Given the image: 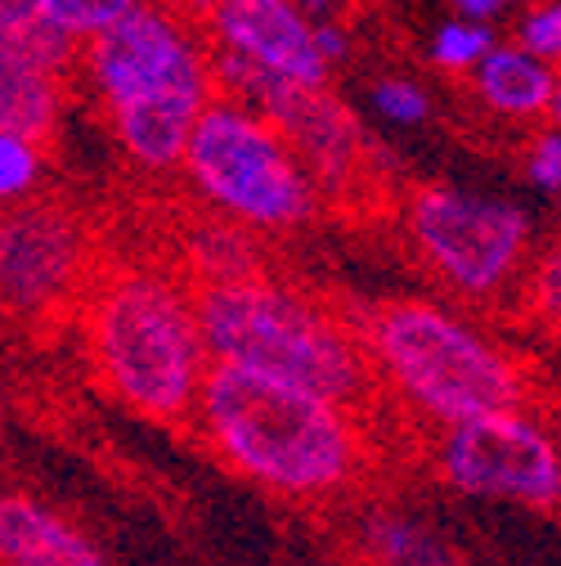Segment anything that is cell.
Here are the masks:
<instances>
[{"label":"cell","instance_id":"cell-1","mask_svg":"<svg viewBox=\"0 0 561 566\" xmlns=\"http://www.w3.org/2000/svg\"><path fill=\"white\" fill-rule=\"evenodd\" d=\"M189 428L221 468L288 504H328L373 468L360 409L212 365Z\"/></svg>","mask_w":561,"mask_h":566},{"label":"cell","instance_id":"cell-2","mask_svg":"<svg viewBox=\"0 0 561 566\" xmlns=\"http://www.w3.org/2000/svg\"><path fill=\"white\" fill-rule=\"evenodd\" d=\"M73 77L139 176H176L198 113L216 99L212 41L184 0H145L77 45Z\"/></svg>","mask_w":561,"mask_h":566},{"label":"cell","instance_id":"cell-3","mask_svg":"<svg viewBox=\"0 0 561 566\" xmlns=\"http://www.w3.org/2000/svg\"><path fill=\"white\" fill-rule=\"evenodd\" d=\"M77 319L91 369L121 409L162 428H189L212 356L198 328L193 283L180 270L158 261H99Z\"/></svg>","mask_w":561,"mask_h":566},{"label":"cell","instance_id":"cell-4","mask_svg":"<svg viewBox=\"0 0 561 566\" xmlns=\"http://www.w3.org/2000/svg\"><path fill=\"white\" fill-rule=\"evenodd\" d=\"M198 328L212 365L301 387L310 396L364 409L378 396L360 324L337 315L319 293L269 270L193 289Z\"/></svg>","mask_w":561,"mask_h":566},{"label":"cell","instance_id":"cell-5","mask_svg":"<svg viewBox=\"0 0 561 566\" xmlns=\"http://www.w3.org/2000/svg\"><path fill=\"white\" fill-rule=\"evenodd\" d=\"M356 324L378 391L436 432L534 405L526 360L458 306L395 297Z\"/></svg>","mask_w":561,"mask_h":566},{"label":"cell","instance_id":"cell-6","mask_svg":"<svg viewBox=\"0 0 561 566\" xmlns=\"http://www.w3.org/2000/svg\"><path fill=\"white\" fill-rule=\"evenodd\" d=\"M180 176L207 217L230 221L256 239L297 234L324 207L319 185L278 126L230 95H216L198 113Z\"/></svg>","mask_w":561,"mask_h":566},{"label":"cell","instance_id":"cell-7","mask_svg":"<svg viewBox=\"0 0 561 566\" xmlns=\"http://www.w3.org/2000/svg\"><path fill=\"white\" fill-rule=\"evenodd\" d=\"M400 226L427 274L467 306L508 302L534 270V217L499 193L417 185L400 207Z\"/></svg>","mask_w":561,"mask_h":566},{"label":"cell","instance_id":"cell-8","mask_svg":"<svg viewBox=\"0 0 561 566\" xmlns=\"http://www.w3.org/2000/svg\"><path fill=\"white\" fill-rule=\"evenodd\" d=\"M99 270L91 221L63 198L36 193L0 211V311L23 324L73 315Z\"/></svg>","mask_w":561,"mask_h":566},{"label":"cell","instance_id":"cell-9","mask_svg":"<svg viewBox=\"0 0 561 566\" xmlns=\"http://www.w3.org/2000/svg\"><path fill=\"white\" fill-rule=\"evenodd\" d=\"M436 476L463 500L552 513L561 500V450L552 428L530 409L485 413L441 428Z\"/></svg>","mask_w":561,"mask_h":566},{"label":"cell","instance_id":"cell-10","mask_svg":"<svg viewBox=\"0 0 561 566\" xmlns=\"http://www.w3.org/2000/svg\"><path fill=\"white\" fill-rule=\"evenodd\" d=\"M198 19L221 63L301 91L332 82V63L315 45V19L297 0H212Z\"/></svg>","mask_w":561,"mask_h":566},{"label":"cell","instance_id":"cell-11","mask_svg":"<svg viewBox=\"0 0 561 566\" xmlns=\"http://www.w3.org/2000/svg\"><path fill=\"white\" fill-rule=\"evenodd\" d=\"M73 59L77 45L45 23L0 41V130L50 145L73 91Z\"/></svg>","mask_w":561,"mask_h":566},{"label":"cell","instance_id":"cell-12","mask_svg":"<svg viewBox=\"0 0 561 566\" xmlns=\"http://www.w3.org/2000/svg\"><path fill=\"white\" fill-rule=\"evenodd\" d=\"M0 566H108V557L32 490L0 485Z\"/></svg>","mask_w":561,"mask_h":566},{"label":"cell","instance_id":"cell-13","mask_svg":"<svg viewBox=\"0 0 561 566\" xmlns=\"http://www.w3.org/2000/svg\"><path fill=\"white\" fill-rule=\"evenodd\" d=\"M472 91L485 113H495L499 122L512 126H552L557 104H561V77L557 63L534 59L517 41H495L476 67H472Z\"/></svg>","mask_w":561,"mask_h":566},{"label":"cell","instance_id":"cell-14","mask_svg":"<svg viewBox=\"0 0 561 566\" xmlns=\"http://www.w3.org/2000/svg\"><path fill=\"white\" fill-rule=\"evenodd\" d=\"M180 274L202 289V283H230V279H243V274H256L265 270V256H261V239L230 226V221H216L207 217L189 230L184 248H180Z\"/></svg>","mask_w":561,"mask_h":566},{"label":"cell","instance_id":"cell-15","mask_svg":"<svg viewBox=\"0 0 561 566\" xmlns=\"http://www.w3.org/2000/svg\"><path fill=\"white\" fill-rule=\"evenodd\" d=\"M364 548L378 566H454L449 544L409 513H373L364 522Z\"/></svg>","mask_w":561,"mask_h":566},{"label":"cell","instance_id":"cell-16","mask_svg":"<svg viewBox=\"0 0 561 566\" xmlns=\"http://www.w3.org/2000/svg\"><path fill=\"white\" fill-rule=\"evenodd\" d=\"M45 176H50V154L41 139L0 130V211L45 193Z\"/></svg>","mask_w":561,"mask_h":566},{"label":"cell","instance_id":"cell-17","mask_svg":"<svg viewBox=\"0 0 561 566\" xmlns=\"http://www.w3.org/2000/svg\"><path fill=\"white\" fill-rule=\"evenodd\" d=\"M495 41H499V32L489 28V23H472V19H445L436 32H432V41H427V59H432V67H441L445 77H472V67L495 50Z\"/></svg>","mask_w":561,"mask_h":566},{"label":"cell","instance_id":"cell-18","mask_svg":"<svg viewBox=\"0 0 561 566\" xmlns=\"http://www.w3.org/2000/svg\"><path fill=\"white\" fill-rule=\"evenodd\" d=\"M135 6H145V0H41V23L73 45H82L86 36H95L99 28H108Z\"/></svg>","mask_w":561,"mask_h":566},{"label":"cell","instance_id":"cell-19","mask_svg":"<svg viewBox=\"0 0 561 566\" xmlns=\"http://www.w3.org/2000/svg\"><path fill=\"white\" fill-rule=\"evenodd\" d=\"M369 108L387 126H404V130L432 122V95L417 86L413 77H378L369 86Z\"/></svg>","mask_w":561,"mask_h":566},{"label":"cell","instance_id":"cell-20","mask_svg":"<svg viewBox=\"0 0 561 566\" xmlns=\"http://www.w3.org/2000/svg\"><path fill=\"white\" fill-rule=\"evenodd\" d=\"M512 41L521 50H530L534 59L557 63V54H561V6L557 0H530V6L521 10V19H517Z\"/></svg>","mask_w":561,"mask_h":566},{"label":"cell","instance_id":"cell-21","mask_svg":"<svg viewBox=\"0 0 561 566\" xmlns=\"http://www.w3.org/2000/svg\"><path fill=\"white\" fill-rule=\"evenodd\" d=\"M526 180L539 193H548V198H557V189H561V135L552 126L530 135V145H526Z\"/></svg>","mask_w":561,"mask_h":566},{"label":"cell","instance_id":"cell-22","mask_svg":"<svg viewBox=\"0 0 561 566\" xmlns=\"http://www.w3.org/2000/svg\"><path fill=\"white\" fill-rule=\"evenodd\" d=\"M315 45H319V54L337 67L346 54H350V32H346V23L337 19V14H328V19H315Z\"/></svg>","mask_w":561,"mask_h":566},{"label":"cell","instance_id":"cell-23","mask_svg":"<svg viewBox=\"0 0 561 566\" xmlns=\"http://www.w3.org/2000/svg\"><path fill=\"white\" fill-rule=\"evenodd\" d=\"M41 23V0H0V41Z\"/></svg>","mask_w":561,"mask_h":566},{"label":"cell","instance_id":"cell-24","mask_svg":"<svg viewBox=\"0 0 561 566\" xmlns=\"http://www.w3.org/2000/svg\"><path fill=\"white\" fill-rule=\"evenodd\" d=\"M449 6H454L458 19H472V23H489V28H495V23L517 6V0H449Z\"/></svg>","mask_w":561,"mask_h":566},{"label":"cell","instance_id":"cell-25","mask_svg":"<svg viewBox=\"0 0 561 566\" xmlns=\"http://www.w3.org/2000/svg\"><path fill=\"white\" fill-rule=\"evenodd\" d=\"M297 6L310 14V19H328V14H341L337 0H297Z\"/></svg>","mask_w":561,"mask_h":566},{"label":"cell","instance_id":"cell-26","mask_svg":"<svg viewBox=\"0 0 561 566\" xmlns=\"http://www.w3.org/2000/svg\"><path fill=\"white\" fill-rule=\"evenodd\" d=\"M6 418H10V400H6V387H0V437H6Z\"/></svg>","mask_w":561,"mask_h":566},{"label":"cell","instance_id":"cell-27","mask_svg":"<svg viewBox=\"0 0 561 566\" xmlns=\"http://www.w3.org/2000/svg\"><path fill=\"white\" fill-rule=\"evenodd\" d=\"M184 6H193V10H202V6H212V0H184Z\"/></svg>","mask_w":561,"mask_h":566},{"label":"cell","instance_id":"cell-28","mask_svg":"<svg viewBox=\"0 0 561 566\" xmlns=\"http://www.w3.org/2000/svg\"><path fill=\"white\" fill-rule=\"evenodd\" d=\"M526 6H530V0H526Z\"/></svg>","mask_w":561,"mask_h":566}]
</instances>
